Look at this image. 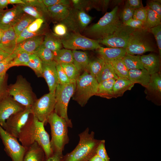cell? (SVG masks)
<instances>
[{"instance_id":"47","label":"cell","mask_w":161,"mask_h":161,"mask_svg":"<svg viewBox=\"0 0 161 161\" xmlns=\"http://www.w3.org/2000/svg\"><path fill=\"white\" fill-rule=\"evenodd\" d=\"M42 32L41 30L39 31L35 32H30L27 31L26 28L23 30L17 37L16 39L17 44L29 38L37 36L42 35Z\"/></svg>"},{"instance_id":"44","label":"cell","mask_w":161,"mask_h":161,"mask_svg":"<svg viewBox=\"0 0 161 161\" xmlns=\"http://www.w3.org/2000/svg\"><path fill=\"white\" fill-rule=\"evenodd\" d=\"M15 53L11 54L8 57L0 62V76L6 73L11 67L10 63L16 56Z\"/></svg>"},{"instance_id":"53","label":"cell","mask_w":161,"mask_h":161,"mask_svg":"<svg viewBox=\"0 0 161 161\" xmlns=\"http://www.w3.org/2000/svg\"><path fill=\"white\" fill-rule=\"evenodd\" d=\"M123 24L126 26L135 29H144V23L143 22L133 18Z\"/></svg>"},{"instance_id":"26","label":"cell","mask_w":161,"mask_h":161,"mask_svg":"<svg viewBox=\"0 0 161 161\" xmlns=\"http://www.w3.org/2000/svg\"><path fill=\"white\" fill-rule=\"evenodd\" d=\"M69 6L57 4L47 7L49 16L54 21L61 22L68 16Z\"/></svg>"},{"instance_id":"7","label":"cell","mask_w":161,"mask_h":161,"mask_svg":"<svg viewBox=\"0 0 161 161\" xmlns=\"http://www.w3.org/2000/svg\"><path fill=\"white\" fill-rule=\"evenodd\" d=\"M8 94L24 107L31 106L37 99L30 83L21 75L18 76L15 83L8 86Z\"/></svg>"},{"instance_id":"41","label":"cell","mask_w":161,"mask_h":161,"mask_svg":"<svg viewBox=\"0 0 161 161\" xmlns=\"http://www.w3.org/2000/svg\"><path fill=\"white\" fill-rule=\"evenodd\" d=\"M16 54V56L10 63L11 67L26 66L29 61L30 54L25 52H21Z\"/></svg>"},{"instance_id":"20","label":"cell","mask_w":161,"mask_h":161,"mask_svg":"<svg viewBox=\"0 0 161 161\" xmlns=\"http://www.w3.org/2000/svg\"><path fill=\"white\" fill-rule=\"evenodd\" d=\"M97 50L98 57L106 62L121 58L126 54V49L123 48L104 47L101 46Z\"/></svg>"},{"instance_id":"37","label":"cell","mask_w":161,"mask_h":161,"mask_svg":"<svg viewBox=\"0 0 161 161\" xmlns=\"http://www.w3.org/2000/svg\"><path fill=\"white\" fill-rule=\"evenodd\" d=\"M33 54L37 56L42 62L54 61V53L44 47L42 44L40 46Z\"/></svg>"},{"instance_id":"12","label":"cell","mask_w":161,"mask_h":161,"mask_svg":"<svg viewBox=\"0 0 161 161\" xmlns=\"http://www.w3.org/2000/svg\"><path fill=\"white\" fill-rule=\"evenodd\" d=\"M92 18L85 11L71 9L67 17L61 23L65 24L68 30L73 32L82 31L92 21Z\"/></svg>"},{"instance_id":"16","label":"cell","mask_w":161,"mask_h":161,"mask_svg":"<svg viewBox=\"0 0 161 161\" xmlns=\"http://www.w3.org/2000/svg\"><path fill=\"white\" fill-rule=\"evenodd\" d=\"M24 107L9 95L0 102V125L2 127L11 116L24 109Z\"/></svg>"},{"instance_id":"36","label":"cell","mask_w":161,"mask_h":161,"mask_svg":"<svg viewBox=\"0 0 161 161\" xmlns=\"http://www.w3.org/2000/svg\"><path fill=\"white\" fill-rule=\"evenodd\" d=\"M147 17L144 23V28L149 30L151 28L161 24V19L152 10L146 6Z\"/></svg>"},{"instance_id":"32","label":"cell","mask_w":161,"mask_h":161,"mask_svg":"<svg viewBox=\"0 0 161 161\" xmlns=\"http://www.w3.org/2000/svg\"><path fill=\"white\" fill-rule=\"evenodd\" d=\"M73 60L72 52L71 50L61 49L54 54V61L57 64H72Z\"/></svg>"},{"instance_id":"29","label":"cell","mask_w":161,"mask_h":161,"mask_svg":"<svg viewBox=\"0 0 161 161\" xmlns=\"http://www.w3.org/2000/svg\"><path fill=\"white\" fill-rule=\"evenodd\" d=\"M116 80L110 79L99 83L96 96L110 99L113 97V88Z\"/></svg>"},{"instance_id":"56","label":"cell","mask_w":161,"mask_h":161,"mask_svg":"<svg viewBox=\"0 0 161 161\" xmlns=\"http://www.w3.org/2000/svg\"><path fill=\"white\" fill-rule=\"evenodd\" d=\"M64 156L62 152L53 153L51 156L46 158L45 161H63Z\"/></svg>"},{"instance_id":"18","label":"cell","mask_w":161,"mask_h":161,"mask_svg":"<svg viewBox=\"0 0 161 161\" xmlns=\"http://www.w3.org/2000/svg\"><path fill=\"white\" fill-rule=\"evenodd\" d=\"M56 62L54 61L42 62V77L45 79L48 86L49 92L55 94L57 85L59 83Z\"/></svg>"},{"instance_id":"21","label":"cell","mask_w":161,"mask_h":161,"mask_svg":"<svg viewBox=\"0 0 161 161\" xmlns=\"http://www.w3.org/2000/svg\"><path fill=\"white\" fill-rule=\"evenodd\" d=\"M140 59L144 69L150 75L158 73L160 71V60L159 55L153 53L140 56Z\"/></svg>"},{"instance_id":"34","label":"cell","mask_w":161,"mask_h":161,"mask_svg":"<svg viewBox=\"0 0 161 161\" xmlns=\"http://www.w3.org/2000/svg\"><path fill=\"white\" fill-rule=\"evenodd\" d=\"M35 19L24 13L13 27L17 37Z\"/></svg>"},{"instance_id":"3","label":"cell","mask_w":161,"mask_h":161,"mask_svg":"<svg viewBox=\"0 0 161 161\" xmlns=\"http://www.w3.org/2000/svg\"><path fill=\"white\" fill-rule=\"evenodd\" d=\"M118 9L116 6L106 13L97 23L88 28V34L100 40L112 34L123 24L119 19Z\"/></svg>"},{"instance_id":"48","label":"cell","mask_w":161,"mask_h":161,"mask_svg":"<svg viewBox=\"0 0 161 161\" xmlns=\"http://www.w3.org/2000/svg\"><path fill=\"white\" fill-rule=\"evenodd\" d=\"M68 30L66 26L62 23L56 24L53 29L54 34L59 37H62V38L68 34Z\"/></svg>"},{"instance_id":"62","label":"cell","mask_w":161,"mask_h":161,"mask_svg":"<svg viewBox=\"0 0 161 161\" xmlns=\"http://www.w3.org/2000/svg\"></svg>"},{"instance_id":"58","label":"cell","mask_w":161,"mask_h":161,"mask_svg":"<svg viewBox=\"0 0 161 161\" xmlns=\"http://www.w3.org/2000/svg\"><path fill=\"white\" fill-rule=\"evenodd\" d=\"M8 4V0H0V10H3L4 8H7Z\"/></svg>"},{"instance_id":"8","label":"cell","mask_w":161,"mask_h":161,"mask_svg":"<svg viewBox=\"0 0 161 161\" xmlns=\"http://www.w3.org/2000/svg\"><path fill=\"white\" fill-rule=\"evenodd\" d=\"M149 30L135 29L131 35L126 50V53L134 55L154 52L155 49L148 36Z\"/></svg>"},{"instance_id":"45","label":"cell","mask_w":161,"mask_h":161,"mask_svg":"<svg viewBox=\"0 0 161 161\" xmlns=\"http://www.w3.org/2000/svg\"><path fill=\"white\" fill-rule=\"evenodd\" d=\"M105 143V140H100L96 148V154L106 161H110L106 149Z\"/></svg>"},{"instance_id":"6","label":"cell","mask_w":161,"mask_h":161,"mask_svg":"<svg viewBox=\"0 0 161 161\" xmlns=\"http://www.w3.org/2000/svg\"><path fill=\"white\" fill-rule=\"evenodd\" d=\"M76 87V82L66 84L58 83L55 95L56 100L54 112L66 121L68 127L72 128L71 120L67 115V108L70 98L72 97Z\"/></svg>"},{"instance_id":"24","label":"cell","mask_w":161,"mask_h":161,"mask_svg":"<svg viewBox=\"0 0 161 161\" xmlns=\"http://www.w3.org/2000/svg\"><path fill=\"white\" fill-rule=\"evenodd\" d=\"M46 159L43 149L35 142L27 148L23 161H45Z\"/></svg>"},{"instance_id":"4","label":"cell","mask_w":161,"mask_h":161,"mask_svg":"<svg viewBox=\"0 0 161 161\" xmlns=\"http://www.w3.org/2000/svg\"><path fill=\"white\" fill-rule=\"evenodd\" d=\"M51 139L50 145L53 153L62 152L65 145L68 143V125L65 120L54 112L49 117Z\"/></svg>"},{"instance_id":"54","label":"cell","mask_w":161,"mask_h":161,"mask_svg":"<svg viewBox=\"0 0 161 161\" xmlns=\"http://www.w3.org/2000/svg\"><path fill=\"white\" fill-rule=\"evenodd\" d=\"M42 1L47 7L57 4L69 6L70 3V1L67 0H42Z\"/></svg>"},{"instance_id":"25","label":"cell","mask_w":161,"mask_h":161,"mask_svg":"<svg viewBox=\"0 0 161 161\" xmlns=\"http://www.w3.org/2000/svg\"><path fill=\"white\" fill-rule=\"evenodd\" d=\"M150 78L151 75L145 69L129 70V80L134 84L139 83L146 88L150 81Z\"/></svg>"},{"instance_id":"28","label":"cell","mask_w":161,"mask_h":161,"mask_svg":"<svg viewBox=\"0 0 161 161\" xmlns=\"http://www.w3.org/2000/svg\"><path fill=\"white\" fill-rule=\"evenodd\" d=\"M134 84L129 79L119 78L116 80L113 85V97L122 96L126 91L131 90Z\"/></svg>"},{"instance_id":"43","label":"cell","mask_w":161,"mask_h":161,"mask_svg":"<svg viewBox=\"0 0 161 161\" xmlns=\"http://www.w3.org/2000/svg\"><path fill=\"white\" fill-rule=\"evenodd\" d=\"M149 31L153 34L156 39L158 49L159 56L161 57V24L152 27Z\"/></svg>"},{"instance_id":"22","label":"cell","mask_w":161,"mask_h":161,"mask_svg":"<svg viewBox=\"0 0 161 161\" xmlns=\"http://www.w3.org/2000/svg\"><path fill=\"white\" fill-rule=\"evenodd\" d=\"M17 38L13 27L4 31L0 43V49L10 54L13 53L17 45Z\"/></svg>"},{"instance_id":"30","label":"cell","mask_w":161,"mask_h":161,"mask_svg":"<svg viewBox=\"0 0 161 161\" xmlns=\"http://www.w3.org/2000/svg\"><path fill=\"white\" fill-rule=\"evenodd\" d=\"M42 44L54 54L61 49L63 46L61 38L54 34H46L44 37Z\"/></svg>"},{"instance_id":"31","label":"cell","mask_w":161,"mask_h":161,"mask_svg":"<svg viewBox=\"0 0 161 161\" xmlns=\"http://www.w3.org/2000/svg\"><path fill=\"white\" fill-rule=\"evenodd\" d=\"M140 55H133L126 54L121 59L129 70L144 69L141 62Z\"/></svg>"},{"instance_id":"50","label":"cell","mask_w":161,"mask_h":161,"mask_svg":"<svg viewBox=\"0 0 161 161\" xmlns=\"http://www.w3.org/2000/svg\"><path fill=\"white\" fill-rule=\"evenodd\" d=\"M147 12L146 7H143L135 10L133 18L139 20L144 23L147 17Z\"/></svg>"},{"instance_id":"38","label":"cell","mask_w":161,"mask_h":161,"mask_svg":"<svg viewBox=\"0 0 161 161\" xmlns=\"http://www.w3.org/2000/svg\"><path fill=\"white\" fill-rule=\"evenodd\" d=\"M26 66L31 68L38 77H42V61L35 55L33 54H30L29 61Z\"/></svg>"},{"instance_id":"15","label":"cell","mask_w":161,"mask_h":161,"mask_svg":"<svg viewBox=\"0 0 161 161\" xmlns=\"http://www.w3.org/2000/svg\"><path fill=\"white\" fill-rule=\"evenodd\" d=\"M24 13L20 4L6 10H0V29L5 31L11 27Z\"/></svg>"},{"instance_id":"5","label":"cell","mask_w":161,"mask_h":161,"mask_svg":"<svg viewBox=\"0 0 161 161\" xmlns=\"http://www.w3.org/2000/svg\"><path fill=\"white\" fill-rule=\"evenodd\" d=\"M98 84L95 78L87 71H84L76 81V87L72 97V99L81 106H84L91 97L95 95Z\"/></svg>"},{"instance_id":"17","label":"cell","mask_w":161,"mask_h":161,"mask_svg":"<svg viewBox=\"0 0 161 161\" xmlns=\"http://www.w3.org/2000/svg\"><path fill=\"white\" fill-rule=\"evenodd\" d=\"M23 0L25 4L20 5L25 13L35 19L40 18L45 20L46 17H49L47 7L42 0Z\"/></svg>"},{"instance_id":"10","label":"cell","mask_w":161,"mask_h":161,"mask_svg":"<svg viewBox=\"0 0 161 161\" xmlns=\"http://www.w3.org/2000/svg\"><path fill=\"white\" fill-rule=\"evenodd\" d=\"M62 45L66 49L73 50H93L101 46L99 40L92 39L81 35L73 32L61 38Z\"/></svg>"},{"instance_id":"57","label":"cell","mask_w":161,"mask_h":161,"mask_svg":"<svg viewBox=\"0 0 161 161\" xmlns=\"http://www.w3.org/2000/svg\"><path fill=\"white\" fill-rule=\"evenodd\" d=\"M10 55L0 49V62L7 58Z\"/></svg>"},{"instance_id":"42","label":"cell","mask_w":161,"mask_h":161,"mask_svg":"<svg viewBox=\"0 0 161 161\" xmlns=\"http://www.w3.org/2000/svg\"><path fill=\"white\" fill-rule=\"evenodd\" d=\"M8 79V75L7 73L0 76V102L9 95Z\"/></svg>"},{"instance_id":"51","label":"cell","mask_w":161,"mask_h":161,"mask_svg":"<svg viewBox=\"0 0 161 161\" xmlns=\"http://www.w3.org/2000/svg\"><path fill=\"white\" fill-rule=\"evenodd\" d=\"M134 10L131 7L125 6L120 16L123 23L133 18Z\"/></svg>"},{"instance_id":"13","label":"cell","mask_w":161,"mask_h":161,"mask_svg":"<svg viewBox=\"0 0 161 161\" xmlns=\"http://www.w3.org/2000/svg\"><path fill=\"white\" fill-rule=\"evenodd\" d=\"M31 114V106L25 107L24 110L11 116L2 127L9 134L18 138L21 129Z\"/></svg>"},{"instance_id":"23","label":"cell","mask_w":161,"mask_h":161,"mask_svg":"<svg viewBox=\"0 0 161 161\" xmlns=\"http://www.w3.org/2000/svg\"><path fill=\"white\" fill-rule=\"evenodd\" d=\"M147 95L154 97L160 104L161 97V75L159 72L151 75L150 81L145 88Z\"/></svg>"},{"instance_id":"33","label":"cell","mask_w":161,"mask_h":161,"mask_svg":"<svg viewBox=\"0 0 161 161\" xmlns=\"http://www.w3.org/2000/svg\"><path fill=\"white\" fill-rule=\"evenodd\" d=\"M105 62L103 68L96 78L98 83L110 79L116 80L118 78L111 64L109 62Z\"/></svg>"},{"instance_id":"49","label":"cell","mask_w":161,"mask_h":161,"mask_svg":"<svg viewBox=\"0 0 161 161\" xmlns=\"http://www.w3.org/2000/svg\"><path fill=\"white\" fill-rule=\"evenodd\" d=\"M45 20L39 18L36 19L26 28L27 31L30 32H35L41 30V28Z\"/></svg>"},{"instance_id":"39","label":"cell","mask_w":161,"mask_h":161,"mask_svg":"<svg viewBox=\"0 0 161 161\" xmlns=\"http://www.w3.org/2000/svg\"><path fill=\"white\" fill-rule=\"evenodd\" d=\"M105 63L103 60L98 57L93 61H90L87 72L96 78L103 68Z\"/></svg>"},{"instance_id":"55","label":"cell","mask_w":161,"mask_h":161,"mask_svg":"<svg viewBox=\"0 0 161 161\" xmlns=\"http://www.w3.org/2000/svg\"><path fill=\"white\" fill-rule=\"evenodd\" d=\"M125 6L135 10L143 7L142 1L140 0H127Z\"/></svg>"},{"instance_id":"9","label":"cell","mask_w":161,"mask_h":161,"mask_svg":"<svg viewBox=\"0 0 161 161\" xmlns=\"http://www.w3.org/2000/svg\"><path fill=\"white\" fill-rule=\"evenodd\" d=\"M55 103V94H45L37 99L32 105V114L46 125L49 117L54 112Z\"/></svg>"},{"instance_id":"1","label":"cell","mask_w":161,"mask_h":161,"mask_svg":"<svg viewBox=\"0 0 161 161\" xmlns=\"http://www.w3.org/2000/svg\"><path fill=\"white\" fill-rule=\"evenodd\" d=\"M44 123L31 114L26 123L21 129L18 138L26 148L35 142L43 148L46 158L52 155L49 136L44 128Z\"/></svg>"},{"instance_id":"27","label":"cell","mask_w":161,"mask_h":161,"mask_svg":"<svg viewBox=\"0 0 161 161\" xmlns=\"http://www.w3.org/2000/svg\"><path fill=\"white\" fill-rule=\"evenodd\" d=\"M73 55V64L79 72L87 69L90 61L87 53L85 52L78 50H72Z\"/></svg>"},{"instance_id":"46","label":"cell","mask_w":161,"mask_h":161,"mask_svg":"<svg viewBox=\"0 0 161 161\" xmlns=\"http://www.w3.org/2000/svg\"><path fill=\"white\" fill-rule=\"evenodd\" d=\"M56 68L59 83L66 84L72 82L67 77L61 64L56 63Z\"/></svg>"},{"instance_id":"2","label":"cell","mask_w":161,"mask_h":161,"mask_svg":"<svg viewBox=\"0 0 161 161\" xmlns=\"http://www.w3.org/2000/svg\"><path fill=\"white\" fill-rule=\"evenodd\" d=\"M88 127L78 134L80 140L75 148L64 156L63 161H88L96 155L97 148L100 140L94 138L95 133H89Z\"/></svg>"},{"instance_id":"19","label":"cell","mask_w":161,"mask_h":161,"mask_svg":"<svg viewBox=\"0 0 161 161\" xmlns=\"http://www.w3.org/2000/svg\"><path fill=\"white\" fill-rule=\"evenodd\" d=\"M44 36L42 35L26 39L17 44L13 53L16 54L19 52H24L30 54H33L42 44Z\"/></svg>"},{"instance_id":"40","label":"cell","mask_w":161,"mask_h":161,"mask_svg":"<svg viewBox=\"0 0 161 161\" xmlns=\"http://www.w3.org/2000/svg\"><path fill=\"white\" fill-rule=\"evenodd\" d=\"M67 77L72 82H76L80 73L73 64H61Z\"/></svg>"},{"instance_id":"35","label":"cell","mask_w":161,"mask_h":161,"mask_svg":"<svg viewBox=\"0 0 161 161\" xmlns=\"http://www.w3.org/2000/svg\"><path fill=\"white\" fill-rule=\"evenodd\" d=\"M110 62L118 78L129 79V70L122 61L121 58Z\"/></svg>"},{"instance_id":"14","label":"cell","mask_w":161,"mask_h":161,"mask_svg":"<svg viewBox=\"0 0 161 161\" xmlns=\"http://www.w3.org/2000/svg\"><path fill=\"white\" fill-rule=\"evenodd\" d=\"M135 30L123 24L112 34L99 40V43L108 47L126 49L130 37Z\"/></svg>"},{"instance_id":"52","label":"cell","mask_w":161,"mask_h":161,"mask_svg":"<svg viewBox=\"0 0 161 161\" xmlns=\"http://www.w3.org/2000/svg\"><path fill=\"white\" fill-rule=\"evenodd\" d=\"M147 7L149 8L156 13L161 19V1L158 0H152L148 2Z\"/></svg>"},{"instance_id":"59","label":"cell","mask_w":161,"mask_h":161,"mask_svg":"<svg viewBox=\"0 0 161 161\" xmlns=\"http://www.w3.org/2000/svg\"><path fill=\"white\" fill-rule=\"evenodd\" d=\"M88 161H106L96 154L91 157Z\"/></svg>"},{"instance_id":"11","label":"cell","mask_w":161,"mask_h":161,"mask_svg":"<svg viewBox=\"0 0 161 161\" xmlns=\"http://www.w3.org/2000/svg\"><path fill=\"white\" fill-rule=\"evenodd\" d=\"M0 137L4 151L12 161H23L27 148L19 143L17 138L7 132L0 125Z\"/></svg>"},{"instance_id":"60","label":"cell","mask_w":161,"mask_h":161,"mask_svg":"<svg viewBox=\"0 0 161 161\" xmlns=\"http://www.w3.org/2000/svg\"><path fill=\"white\" fill-rule=\"evenodd\" d=\"M9 4H24L25 3L23 0H8Z\"/></svg>"},{"instance_id":"61","label":"cell","mask_w":161,"mask_h":161,"mask_svg":"<svg viewBox=\"0 0 161 161\" xmlns=\"http://www.w3.org/2000/svg\"><path fill=\"white\" fill-rule=\"evenodd\" d=\"M4 31L0 29V43L1 42L2 37L3 36Z\"/></svg>"}]
</instances>
